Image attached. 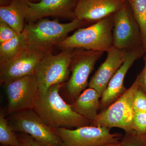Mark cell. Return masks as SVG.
I'll use <instances>...</instances> for the list:
<instances>
[{
    "label": "cell",
    "mask_w": 146,
    "mask_h": 146,
    "mask_svg": "<svg viewBox=\"0 0 146 146\" xmlns=\"http://www.w3.org/2000/svg\"><path fill=\"white\" fill-rule=\"evenodd\" d=\"M28 7L27 0H12L8 5L0 7V20L19 34L25 28Z\"/></svg>",
    "instance_id": "obj_16"
},
{
    "label": "cell",
    "mask_w": 146,
    "mask_h": 146,
    "mask_svg": "<svg viewBox=\"0 0 146 146\" xmlns=\"http://www.w3.org/2000/svg\"><path fill=\"white\" fill-rule=\"evenodd\" d=\"M86 22L77 18L67 23L47 18L26 24L24 30L26 33L27 45L29 46L52 52L54 46L63 41L71 32L80 28Z\"/></svg>",
    "instance_id": "obj_3"
},
{
    "label": "cell",
    "mask_w": 146,
    "mask_h": 146,
    "mask_svg": "<svg viewBox=\"0 0 146 146\" xmlns=\"http://www.w3.org/2000/svg\"><path fill=\"white\" fill-rule=\"evenodd\" d=\"M139 75L129 89L105 110L99 114L91 125L109 128L117 127L125 132L133 130L134 111L133 100L135 92L141 87Z\"/></svg>",
    "instance_id": "obj_4"
},
{
    "label": "cell",
    "mask_w": 146,
    "mask_h": 146,
    "mask_svg": "<svg viewBox=\"0 0 146 146\" xmlns=\"http://www.w3.org/2000/svg\"><path fill=\"white\" fill-rule=\"evenodd\" d=\"M145 137L146 139V133L145 134Z\"/></svg>",
    "instance_id": "obj_31"
},
{
    "label": "cell",
    "mask_w": 146,
    "mask_h": 146,
    "mask_svg": "<svg viewBox=\"0 0 146 146\" xmlns=\"http://www.w3.org/2000/svg\"><path fill=\"white\" fill-rule=\"evenodd\" d=\"M101 97L98 91L89 87L79 95L71 106L74 110L91 123L98 115V110L100 105L99 99Z\"/></svg>",
    "instance_id": "obj_17"
},
{
    "label": "cell",
    "mask_w": 146,
    "mask_h": 146,
    "mask_svg": "<svg viewBox=\"0 0 146 146\" xmlns=\"http://www.w3.org/2000/svg\"><path fill=\"white\" fill-rule=\"evenodd\" d=\"M109 128L88 125L71 129L54 128L62 146H100L119 142L121 136L110 132Z\"/></svg>",
    "instance_id": "obj_7"
},
{
    "label": "cell",
    "mask_w": 146,
    "mask_h": 146,
    "mask_svg": "<svg viewBox=\"0 0 146 146\" xmlns=\"http://www.w3.org/2000/svg\"><path fill=\"white\" fill-rule=\"evenodd\" d=\"M9 123L2 109L0 111V143L4 146H21V141Z\"/></svg>",
    "instance_id": "obj_19"
},
{
    "label": "cell",
    "mask_w": 146,
    "mask_h": 146,
    "mask_svg": "<svg viewBox=\"0 0 146 146\" xmlns=\"http://www.w3.org/2000/svg\"><path fill=\"white\" fill-rule=\"evenodd\" d=\"M119 146H146L145 136L138 134L135 131L125 132L120 141Z\"/></svg>",
    "instance_id": "obj_21"
},
{
    "label": "cell",
    "mask_w": 146,
    "mask_h": 146,
    "mask_svg": "<svg viewBox=\"0 0 146 146\" xmlns=\"http://www.w3.org/2000/svg\"><path fill=\"white\" fill-rule=\"evenodd\" d=\"M134 112H146V94L141 87L135 92L133 100Z\"/></svg>",
    "instance_id": "obj_23"
},
{
    "label": "cell",
    "mask_w": 146,
    "mask_h": 146,
    "mask_svg": "<svg viewBox=\"0 0 146 146\" xmlns=\"http://www.w3.org/2000/svg\"><path fill=\"white\" fill-rule=\"evenodd\" d=\"M81 50L73 51L70 66L71 76L66 83V89L70 98H76L88 84L89 75L95 64L100 58L103 52Z\"/></svg>",
    "instance_id": "obj_9"
},
{
    "label": "cell",
    "mask_w": 146,
    "mask_h": 146,
    "mask_svg": "<svg viewBox=\"0 0 146 146\" xmlns=\"http://www.w3.org/2000/svg\"><path fill=\"white\" fill-rule=\"evenodd\" d=\"M113 46L119 49L137 48L142 42L140 29L125 3L113 16Z\"/></svg>",
    "instance_id": "obj_11"
},
{
    "label": "cell",
    "mask_w": 146,
    "mask_h": 146,
    "mask_svg": "<svg viewBox=\"0 0 146 146\" xmlns=\"http://www.w3.org/2000/svg\"><path fill=\"white\" fill-rule=\"evenodd\" d=\"M19 139L27 146H43L38 143L31 136L26 133H21L18 136Z\"/></svg>",
    "instance_id": "obj_25"
},
{
    "label": "cell",
    "mask_w": 146,
    "mask_h": 146,
    "mask_svg": "<svg viewBox=\"0 0 146 146\" xmlns=\"http://www.w3.org/2000/svg\"><path fill=\"white\" fill-rule=\"evenodd\" d=\"M125 2H128L130 3L131 1V0H124Z\"/></svg>",
    "instance_id": "obj_29"
},
{
    "label": "cell",
    "mask_w": 146,
    "mask_h": 146,
    "mask_svg": "<svg viewBox=\"0 0 146 146\" xmlns=\"http://www.w3.org/2000/svg\"><path fill=\"white\" fill-rule=\"evenodd\" d=\"M18 34L8 24L0 20V44L10 40Z\"/></svg>",
    "instance_id": "obj_24"
},
{
    "label": "cell",
    "mask_w": 146,
    "mask_h": 146,
    "mask_svg": "<svg viewBox=\"0 0 146 146\" xmlns=\"http://www.w3.org/2000/svg\"><path fill=\"white\" fill-rule=\"evenodd\" d=\"M133 128L138 134L145 136L146 133V112H134Z\"/></svg>",
    "instance_id": "obj_22"
},
{
    "label": "cell",
    "mask_w": 146,
    "mask_h": 146,
    "mask_svg": "<svg viewBox=\"0 0 146 146\" xmlns=\"http://www.w3.org/2000/svg\"><path fill=\"white\" fill-rule=\"evenodd\" d=\"M141 77V88L146 94V62L143 70L140 75Z\"/></svg>",
    "instance_id": "obj_26"
},
{
    "label": "cell",
    "mask_w": 146,
    "mask_h": 146,
    "mask_svg": "<svg viewBox=\"0 0 146 146\" xmlns=\"http://www.w3.org/2000/svg\"><path fill=\"white\" fill-rule=\"evenodd\" d=\"M4 86L8 102V114L33 109L39 93L35 74L18 79Z\"/></svg>",
    "instance_id": "obj_10"
},
{
    "label": "cell",
    "mask_w": 146,
    "mask_h": 146,
    "mask_svg": "<svg viewBox=\"0 0 146 146\" xmlns=\"http://www.w3.org/2000/svg\"><path fill=\"white\" fill-rule=\"evenodd\" d=\"M113 16L86 28H79L56 46L63 50L75 48L107 52L113 46Z\"/></svg>",
    "instance_id": "obj_2"
},
{
    "label": "cell",
    "mask_w": 146,
    "mask_h": 146,
    "mask_svg": "<svg viewBox=\"0 0 146 146\" xmlns=\"http://www.w3.org/2000/svg\"><path fill=\"white\" fill-rule=\"evenodd\" d=\"M7 120L14 131L28 134L42 146H62L54 129L47 125L33 109L14 113Z\"/></svg>",
    "instance_id": "obj_5"
},
{
    "label": "cell",
    "mask_w": 146,
    "mask_h": 146,
    "mask_svg": "<svg viewBox=\"0 0 146 146\" xmlns=\"http://www.w3.org/2000/svg\"><path fill=\"white\" fill-rule=\"evenodd\" d=\"M107 52L106 59L89 83V87L95 89L101 96L110 80L124 62L126 51L113 46Z\"/></svg>",
    "instance_id": "obj_14"
},
{
    "label": "cell",
    "mask_w": 146,
    "mask_h": 146,
    "mask_svg": "<svg viewBox=\"0 0 146 146\" xmlns=\"http://www.w3.org/2000/svg\"><path fill=\"white\" fill-rule=\"evenodd\" d=\"M74 49L63 50L58 54H48L36 68L35 75L39 92L55 84H63L69 77Z\"/></svg>",
    "instance_id": "obj_6"
},
{
    "label": "cell",
    "mask_w": 146,
    "mask_h": 146,
    "mask_svg": "<svg viewBox=\"0 0 146 146\" xmlns=\"http://www.w3.org/2000/svg\"><path fill=\"white\" fill-rule=\"evenodd\" d=\"M141 52L138 48L126 51L124 62L110 80L102 95L100 105L102 108H107L126 91L124 86L125 77L130 67L140 57Z\"/></svg>",
    "instance_id": "obj_15"
},
{
    "label": "cell",
    "mask_w": 146,
    "mask_h": 146,
    "mask_svg": "<svg viewBox=\"0 0 146 146\" xmlns=\"http://www.w3.org/2000/svg\"><path fill=\"white\" fill-rule=\"evenodd\" d=\"M63 84H55L47 91L39 92L33 110L51 127L78 128L91 125V122L76 112L71 104L62 98L59 91Z\"/></svg>",
    "instance_id": "obj_1"
},
{
    "label": "cell",
    "mask_w": 146,
    "mask_h": 146,
    "mask_svg": "<svg viewBox=\"0 0 146 146\" xmlns=\"http://www.w3.org/2000/svg\"><path fill=\"white\" fill-rule=\"evenodd\" d=\"M119 142L118 143H111L107 144V145H102L100 146H119Z\"/></svg>",
    "instance_id": "obj_27"
},
{
    "label": "cell",
    "mask_w": 146,
    "mask_h": 146,
    "mask_svg": "<svg viewBox=\"0 0 146 146\" xmlns=\"http://www.w3.org/2000/svg\"><path fill=\"white\" fill-rule=\"evenodd\" d=\"M48 52L27 44L15 56L0 64V83L5 85L26 76L35 74L36 68Z\"/></svg>",
    "instance_id": "obj_8"
},
{
    "label": "cell",
    "mask_w": 146,
    "mask_h": 146,
    "mask_svg": "<svg viewBox=\"0 0 146 146\" xmlns=\"http://www.w3.org/2000/svg\"><path fill=\"white\" fill-rule=\"evenodd\" d=\"M28 1H29L31 2H33V1L35 0H28Z\"/></svg>",
    "instance_id": "obj_30"
},
{
    "label": "cell",
    "mask_w": 146,
    "mask_h": 146,
    "mask_svg": "<svg viewBox=\"0 0 146 146\" xmlns=\"http://www.w3.org/2000/svg\"><path fill=\"white\" fill-rule=\"evenodd\" d=\"M129 3L140 29L143 46L146 50V0H131Z\"/></svg>",
    "instance_id": "obj_20"
},
{
    "label": "cell",
    "mask_w": 146,
    "mask_h": 146,
    "mask_svg": "<svg viewBox=\"0 0 146 146\" xmlns=\"http://www.w3.org/2000/svg\"><path fill=\"white\" fill-rule=\"evenodd\" d=\"M77 0H40L33 3L27 0L29 7L26 21L29 23L49 16L75 19L74 10Z\"/></svg>",
    "instance_id": "obj_12"
},
{
    "label": "cell",
    "mask_w": 146,
    "mask_h": 146,
    "mask_svg": "<svg viewBox=\"0 0 146 146\" xmlns=\"http://www.w3.org/2000/svg\"><path fill=\"white\" fill-rule=\"evenodd\" d=\"M125 2L124 0H77L74 15L85 22L98 21L116 13Z\"/></svg>",
    "instance_id": "obj_13"
},
{
    "label": "cell",
    "mask_w": 146,
    "mask_h": 146,
    "mask_svg": "<svg viewBox=\"0 0 146 146\" xmlns=\"http://www.w3.org/2000/svg\"><path fill=\"white\" fill-rule=\"evenodd\" d=\"M27 44L25 31L8 41L0 44V64L15 56Z\"/></svg>",
    "instance_id": "obj_18"
},
{
    "label": "cell",
    "mask_w": 146,
    "mask_h": 146,
    "mask_svg": "<svg viewBox=\"0 0 146 146\" xmlns=\"http://www.w3.org/2000/svg\"><path fill=\"white\" fill-rule=\"evenodd\" d=\"M21 141V140H20ZM21 141V146H27L23 142H22V141Z\"/></svg>",
    "instance_id": "obj_28"
}]
</instances>
